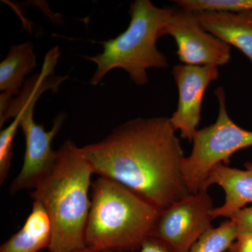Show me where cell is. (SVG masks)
I'll list each match as a JSON object with an SVG mask.
<instances>
[{"label": "cell", "mask_w": 252, "mask_h": 252, "mask_svg": "<svg viewBox=\"0 0 252 252\" xmlns=\"http://www.w3.org/2000/svg\"><path fill=\"white\" fill-rule=\"evenodd\" d=\"M20 127L19 119L15 118L0 132V185L4 184L11 168L15 136Z\"/></svg>", "instance_id": "15"}, {"label": "cell", "mask_w": 252, "mask_h": 252, "mask_svg": "<svg viewBox=\"0 0 252 252\" xmlns=\"http://www.w3.org/2000/svg\"><path fill=\"white\" fill-rule=\"evenodd\" d=\"M139 252H172L161 240L149 237L144 240Z\"/></svg>", "instance_id": "17"}, {"label": "cell", "mask_w": 252, "mask_h": 252, "mask_svg": "<svg viewBox=\"0 0 252 252\" xmlns=\"http://www.w3.org/2000/svg\"><path fill=\"white\" fill-rule=\"evenodd\" d=\"M172 7H158L150 0H136L130 4V21L125 31L114 39L104 41L103 52L86 56L96 64L90 84L98 85L114 69H122L138 86L148 84L147 71L165 69L168 60L157 46L158 39L172 14Z\"/></svg>", "instance_id": "4"}, {"label": "cell", "mask_w": 252, "mask_h": 252, "mask_svg": "<svg viewBox=\"0 0 252 252\" xmlns=\"http://www.w3.org/2000/svg\"><path fill=\"white\" fill-rule=\"evenodd\" d=\"M53 237V226L46 209L33 200L31 213L21 229L0 247V252H39L49 250Z\"/></svg>", "instance_id": "13"}, {"label": "cell", "mask_w": 252, "mask_h": 252, "mask_svg": "<svg viewBox=\"0 0 252 252\" xmlns=\"http://www.w3.org/2000/svg\"><path fill=\"white\" fill-rule=\"evenodd\" d=\"M245 170L233 168L220 163L214 167L205 183V189L217 185L225 192V201L212 211L213 219L230 218L239 210L252 203V162H247Z\"/></svg>", "instance_id": "10"}, {"label": "cell", "mask_w": 252, "mask_h": 252, "mask_svg": "<svg viewBox=\"0 0 252 252\" xmlns=\"http://www.w3.org/2000/svg\"><path fill=\"white\" fill-rule=\"evenodd\" d=\"M71 252H97L94 251V250H91V249L88 248V247H86V248L79 249V250H75V251H73Z\"/></svg>", "instance_id": "20"}, {"label": "cell", "mask_w": 252, "mask_h": 252, "mask_svg": "<svg viewBox=\"0 0 252 252\" xmlns=\"http://www.w3.org/2000/svg\"><path fill=\"white\" fill-rule=\"evenodd\" d=\"M234 222L239 235H252V206L245 207L230 217Z\"/></svg>", "instance_id": "16"}, {"label": "cell", "mask_w": 252, "mask_h": 252, "mask_svg": "<svg viewBox=\"0 0 252 252\" xmlns=\"http://www.w3.org/2000/svg\"><path fill=\"white\" fill-rule=\"evenodd\" d=\"M36 56L31 41L10 48L0 63V112L21 92L25 78L36 67Z\"/></svg>", "instance_id": "12"}, {"label": "cell", "mask_w": 252, "mask_h": 252, "mask_svg": "<svg viewBox=\"0 0 252 252\" xmlns=\"http://www.w3.org/2000/svg\"><path fill=\"white\" fill-rule=\"evenodd\" d=\"M85 232L86 247L97 252H134L150 237L160 211L119 182H93Z\"/></svg>", "instance_id": "3"}, {"label": "cell", "mask_w": 252, "mask_h": 252, "mask_svg": "<svg viewBox=\"0 0 252 252\" xmlns=\"http://www.w3.org/2000/svg\"><path fill=\"white\" fill-rule=\"evenodd\" d=\"M56 86L49 74L41 71L26 81L19 94L0 112V127H2L8 119L18 118L26 139L22 168L10 187L11 195L35 188L56 164L57 151L52 149V142L62 127L64 115L60 114L55 118L52 127L49 131L36 124L34 119L36 101L45 91L56 90Z\"/></svg>", "instance_id": "5"}, {"label": "cell", "mask_w": 252, "mask_h": 252, "mask_svg": "<svg viewBox=\"0 0 252 252\" xmlns=\"http://www.w3.org/2000/svg\"><path fill=\"white\" fill-rule=\"evenodd\" d=\"M228 250L229 252H252V235H239Z\"/></svg>", "instance_id": "18"}, {"label": "cell", "mask_w": 252, "mask_h": 252, "mask_svg": "<svg viewBox=\"0 0 252 252\" xmlns=\"http://www.w3.org/2000/svg\"><path fill=\"white\" fill-rule=\"evenodd\" d=\"M175 39L176 54L182 64L189 65H225L231 59L230 46L207 32L193 11L172 7V14L162 31V36Z\"/></svg>", "instance_id": "8"}, {"label": "cell", "mask_w": 252, "mask_h": 252, "mask_svg": "<svg viewBox=\"0 0 252 252\" xmlns=\"http://www.w3.org/2000/svg\"><path fill=\"white\" fill-rule=\"evenodd\" d=\"M226 6L230 11L252 10V0H229Z\"/></svg>", "instance_id": "19"}, {"label": "cell", "mask_w": 252, "mask_h": 252, "mask_svg": "<svg viewBox=\"0 0 252 252\" xmlns=\"http://www.w3.org/2000/svg\"><path fill=\"white\" fill-rule=\"evenodd\" d=\"M214 208L207 190L190 194L159 212L150 237L161 240L172 252H189L213 228Z\"/></svg>", "instance_id": "7"}, {"label": "cell", "mask_w": 252, "mask_h": 252, "mask_svg": "<svg viewBox=\"0 0 252 252\" xmlns=\"http://www.w3.org/2000/svg\"><path fill=\"white\" fill-rule=\"evenodd\" d=\"M81 150L94 174L119 182L159 211L191 194L182 175L185 154L170 118L127 121Z\"/></svg>", "instance_id": "1"}, {"label": "cell", "mask_w": 252, "mask_h": 252, "mask_svg": "<svg viewBox=\"0 0 252 252\" xmlns=\"http://www.w3.org/2000/svg\"><path fill=\"white\" fill-rule=\"evenodd\" d=\"M238 238V230L231 220L212 228L202 235L189 252H225Z\"/></svg>", "instance_id": "14"}, {"label": "cell", "mask_w": 252, "mask_h": 252, "mask_svg": "<svg viewBox=\"0 0 252 252\" xmlns=\"http://www.w3.org/2000/svg\"><path fill=\"white\" fill-rule=\"evenodd\" d=\"M178 89V102L170 122L182 138L192 142L201 120L202 104L207 87L220 78L215 65L179 64L172 71Z\"/></svg>", "instance_id": "9"}, {"label": "cell", "mask_w": 252, "mask_h": 252, "mask_svg": "<svg viewBox=\"0 0 252 252\" xmlns=\"http://www.w3.org/2000/svg\"><path fill=\"white\" fill-rule=\"evenodd\" d=\"M215 94L219 104L216 122L197 130L191 152L182 160V175L191 194L206 190L207 178L217 165L228 164L235 152L252 147V131L237 125L228 114L224 89L220 86Z\"/></svg>", "instance_id": "6"}, {"label": "cell", "mask_w": 252, "mask_h": 252, "mask_svg": "<svg viewBox=\"0 0 252 252\" xmlns=\"http://www.w3.org/2000/svg\"><path fill=\"white\" fill-rule=\"evenodd\" d=\"M209 32L240 50L252 63V10L195 13Z\"/></svg>", "instance_id": "11"}, {"label": "cell", "mask_w": 252, "mask_h": 252, "mask_svg": "<svg viewBox=\"0 0 252 252\" xmlns=\"http://www.w3.org/2000/svg\"><path fill=\"white\" fill-rule=\"evenodd\" d=\"M94 171L81 148L67 140L57 150L54 168L31 193L49 214L53 226L49 252H71L86 248L90 212L89 190Z\"/></svg>", "instance_id": "2"}]
</instances>
